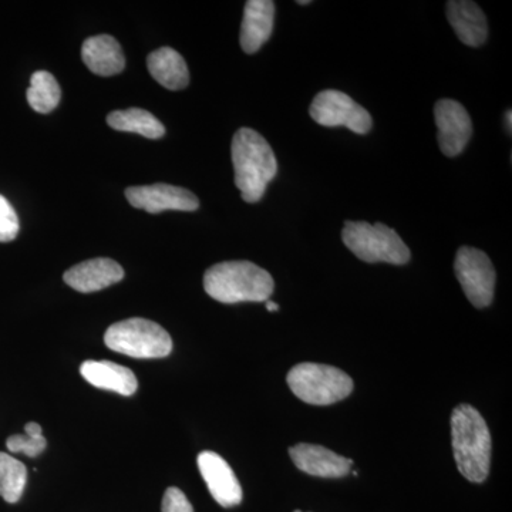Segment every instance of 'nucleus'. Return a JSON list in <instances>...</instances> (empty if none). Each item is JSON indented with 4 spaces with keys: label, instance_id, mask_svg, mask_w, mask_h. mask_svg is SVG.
<instances>
[{
    "label": "nucleus",
    "instance_id": "obj_5",
    "mask_svg": "<svg viewBox=\"0 0 512 512\" xmlns=\"http://www.w3.org/2000/svg\"><path fill=\"white\" fill-rule=\"evenodd\" d=\"M289 389L302 402L313 406H329L345 400L353 392L352 377L338 367L301 363L289 370Z\"/></svg>",
    "mask_w": 512,
    "mask_h": 512
},
{
    "label": "nucleus",
    "instance_id": "obj_10",
    "mask_svg": "<svg viewBox=\"0 0 512 512\" xmlns=\"http://www.w3.org/2000/svg\"><path fill=\"white\" fill-rule=\"evenodd\" d=\"M434 119L439 128V146L444 156L456 157L463 153L473 136L470 114L456 100H439L434 106Z\"/></svg>",
    "mask_w": 512,
    "mask_h": 512
},
{
    "label": "nucleus",
    "instance_id": "obj_6",
    "mask_svg": "<svg viewBox=\"0 0 512 512\" xmlns=\"http://www.w3.org/2000/svg\"><path fill=\"white\" fill-rule=\"evenodd\" d=\"M104 343L113 352L134 359H161L173 350L167 330L153 320L131 318L114 323L104 335Z\"/></svg>",
    "mask_w": 512,
    "mask_h": 512
},
{
    "label": "nucleus",
    "instance_id": "obj_14",
    "mask_svg": "<svg viewBox=\"0 0 512 512\" xmlns=\"http://www.w3.org/2000/svg\"><path fill=\"white\" fill-rule=\"evenodd\" d=\"M275 3L272 0H248L241 26V47L254 55L268 42L274 30Z\"/></svg>",
    "mask_w": 512,
    "mask_h": 512
},
{
    "label": "nucleus",
    "instance_id": "obj_16",
    "mask_svg": "<svg viewBox=\"0 0 512 512\" xmlns=\"http://www.w3.org/2000/svg\"><path fill=\"white\" fill-rule=\"evenodd\" d=\"M80 373L97 389L109 390L121 396H131L138 387L137 377L128 367L109 360H86L80 366Z\"/></svg>",
    "mask_w": 512,
    "mask_h": 512
},
{
    "label": "nucleus",
    "instance_id": "obj_24",
    "mask_svg": "<svg viewBox=\"0 0 512 512\" xmlns=\"http://www.w3.org/2000/svg\"><path fill=\"white\" fill-rule=\"evenodd\" d=\"M161 512H194V508L180 488L170 487L165 491Z\"/></svg>",
    "mask_w": 512,
    "mask_h": 512
},
{
    "label": "nucleus",
    "instance_id": "obj_12",
    "mask_svg": "<svg viewBox=\"0 0 512 512\" xmlns=\"http://www.w3.org/2000/svg\"><path fill=\"white\" fill-rule=\"evenodd\" d=\"M289 456L299 470L313 477H346L353 466L350 458L339 456L335 451L316 444H296L289 448Z\"/></svg>",
    "mask_w": 512,
    "mask_h": 512
},
{
    "label": "nucleus",
    "instance_id": "obj_27",
    "mask_svg": "<svg viewBox=\"0 0 512 512\" xmlns=\"http://www.w3.org/2000/svg\"><path fill=\"white\" fill-rule=\"evenodd\" d=\"M298 3H299V5H309V3H311V2H309V0H299Z\"/></svg>",
    "mask_w": 512,
    "mask_h": 512
},
{
    "label": "nucleus",
    "instance_id": "obj_1",
    "mask_svg": "<svg viewBox=\"0 0 512 512\" xmlns=\"http://www.w3.org/2000/svg\"><path fill=\"white\" fill-rule=\"evenodd\" d=\"M451 443L461 476L484 483L491 466V434L484 417L470 404H460L451 414Z\"/></svg>",
    "mask_w": 512,
    "mask_h": 512
},
{
    "label": "nucleus",
    "instance_id": "obj_15",
    "mask_svg": "<svg viewBox=\"0 0 512 512\" xmlns=\"http://www.w3.org/2000/svg\"><path fill=\"white\" fill-rule=\"evenodd\" d=\"M447 20L464 45L478 47L487 40V19L477 3L451 0L447 3Z\"/></svg>",
    "mask_w": 512,
    "mask_h": 512
},
{
    "label": "nucleus",
    "instance_id": "obj_23",
    "mask_svg": "<svg viewBox=\"0 0 512 512\" xmlns=\"http://www.w3.org/2000/svg\"><path fill=\"white\" fill-rule=\"evenodd\" d=\"M19 234V218L10 202L0 195V242L13 241Z\"/></svg>",
    "mask_w": 512,
    "mask_h": 512
},
{
    "label": "nucleus",
    "instance_id": "obj_22",
    "mask_svg": "<svg viewBox=\"0 0 512 512\" xmlns=\"http://www.w3.org/2000/svg\"><path fill=\"white\" fill-rule=\"evenodd\" d=\"M47 441L43 436L42 427L37 423H28L25 434H15L6 441V447L15 454H25L28 457H37L45 451Z\"/></svg>",
    "mask_w": 512,
    "mask_h": 512
},
{
    "label": "nucleus",
    "instance_id": "obj_2",
    "mask_svg": "<svg viewBox=\"0 0 512 512\" xmlns=\"http://www.w3.org/2000/svg\"><path fill=\"white\" fill-rule=\"evenodd\" d=\"M231 156L235 185L241 191L242 200L249 204L261 201L266 187L278 173L274 150L252 128H239L232 138Z\"/></svg>",
    "mask_w": 512,
    "mask_h": 512
},
{
    "label": "nucleus",
    "instance_id": "obj_17",
    "mask_svg": "<svg viewBox=\"0 0 512 512\" xmlns=\"http://www.w3.org/2000/svg\"><path fill=\"white\" fill-rule=\"evenodd\" d=\"M82 59L94 74L103 77L119 74L126 67L123 49L110 35L89 37L82 46Z\"/></svg>",
    "mask_w": 512,
    "mask_h": 512
},
{
    "label": "nucleus",
    "instance_id": "obj_18",
    "mask_svg": "<svg viewBox=\"0 0 512 512\" xmlns=\"http://www.w3.org/2000/svg\"><path fill=\"white\" fill-rule=\"evenodd\" d=\"M148 72L165 89L183 90L190 83L187 63L180 53L171 47H161L147 57Z\"/></svg>",
    "mask_w": 512,
    "mask_h": 512
},
{
    "label": "nucleus",
    "instance_id": "obj_20",
    "mask_svg": "<svg viewBox=\"0 0 512 512\" xmlns=\"http://www.w3.org/2000/svg\"><path fill=\"white\" fill-rule=\"evenodd\" d=\"M60 97L62 90L52 73L43 70L33 73L28 90V101L33 110L40 114L50 113L59 106Z\"/></svg>",
    "mask_w": 512,
    "mask_h": 512
},
{
    "label": "nucleus",
    "instance_id": "obj_19",
    "mask_svg": "<svg viewBox=\"0 0 512 512\" xmlns=\"http://www.w3.org/2000/svg\"><path fill=\"white\" fill-rule=\"evenodd\" d=\"M111 128L124 133H136L140 136L157 140L164 137L165 127L153 114L143 109L113 111L107 117Z\"/></svg>",
    "mask_w": 512,
    "mask_h": 512
},
{
    "label": "nucleus",
    "instance_id": "obj_4",
    "mask_svg": "<svg viewBox=\"0 0 512 512\" xmlns=\"http://www.w3.org/2000/svg\"><path fill=\"white\" fill-rule=\"evenodd\" d=\"M346 248L357 258L369 264L404 265L410 261V249L394 229L382 222L369 224L365 221H348L342 231Z\"/></svg>",
    "mask_w": 512,
    "mask_h": 512
},
{
    "label": "nucleus",
    "instance_id": "obj_7",
    "mask_svg": "<svg viewBox=\"0 0 512 512\" xmlns=\"http://www.w3.org/2000/svg\"><path fill=\"white\" fill-rule=\"evenodd\" d=\"M454 271L473 306L483 309L491 305L497 275L487 254L477 248L461 247L454 261Z\"/></svg>",
    "mask_w": 512,
    "mask_h": 512
},
{
    "label": "nucleus",
    "instance_id": "obj_21",
    "mask_svg": "<svg viewBox=\"0 0 512 512\" xmlns=\"http://www.w3.org/2000/svg\"><path fill=\"white\" fill-rule=\"evenodd\" d=\"M28 483V470L23 463L0 451V497L15 504L22 498Z\"/></svg>",
    "mask_w": 512,
    "mask_h": 512
},
{
    "label": "nucleus",
    "instance_id": "obj_26",
    "mask_svg": "<svg viewBox=\"0 0 512 512\" xmlns=\"http://www.w3.org/2000/svg\"><path fill=\"white\" fill-rule=\"evenodd\" d=\"M511 110L507 111V114H505V126L508 127V133L511 134L512 130V121H511Z\"/></svg>",
    "mask_w": 512,
    "mask_h": 512
},
{
    "label": "nucleus",
    "instance_id": "obj_28",
    "mask_svg": "<svg viewBox=\"0 0 512 512\" xmlns=\"http://www.w3.org/2000/svg\"><path fill=\"white\" fill-rule=\"evenodd\" d=\"M293 512H303V511H301V510H296V511H293Z\"/></svg>",
    "mask_w": 512,
    "mask_h": 512
},
{
    "label": "nucleus",
    "instance_id": "obj_3",
    "mask_svg": "<svg viewBox=\"0 0 512 512\" xmlns=\"http://www.w3.org/2000/svg\"><path fill=\"white\" fill-rule=\"evenodd\" d=\"M274 288L271 274L248 261L221 262L204 275L205 292L221 303L266 302Z\"/></svg>",
    "mask_w": 512,
    "mask_h": 512
},
{
    "label": "nucleus",
    "instance_id": "obj_8",
    "mask_svg": "<svg viewBox=\"0 0 512 512\" xmlns=\"http://www.w3.org/2000/svg\"><path fill=\"white\" fill-rule=\"evenodd\" d=\"M309 113L320 126L348 127L356 134H367L373 126L369 111L339 90L320 92L313 99Z\"/></svg>",
    "mask_w": 512,
    "mask_h": 512
},
{
    "label": "nucleus",
    "instance_id": "obj_25",
    "mask_svg": "<svg viewBox=\"0 0 512 512\" xmlns=\"http://www.w3.org/2000/svg\"><path fill=\"white\" fill-rule=\"evenodd\" d=\"M265 306H266V309H268L269 312L279 311L278 303H275V302H272V301H266Z\"/></svg>",
    "mask_w": 512,
    "mask_h": 512
},
{
    "label": "nucleus",
    "instance_id": "obj_11",
    "mask_svg": "<svg viewBox=\"0 0 512 512\" xmlns=\"http://www.w3.org/2000/svg\"><path fill=\"white\" fill-rule=\"evenodd\" d=\"M197 461L201 476L218 504L225 508L241 504V484L234 470L220 454L214 451H202Z\"/></svg>",
    "mask_w": 512,
    "mask_h": 512
},
{
    "label": "nucleus",
    "instance_id": "obj_13",
    "mask_svg": "<svg viewBox=\"0 0 512 512\" xmlns=\"http://www.w3.org/2000/svg\"><path fill=\"white\" fill-rule=\"evenodd\" d=\"M124 278V269L109 258H94L74 265L64 272V282L74 291L92 293L119 284Z\"/></svg>",
    "mask_w": 512,
    "mask_h": 512
},
{
    "label": "nucleus",
    "instance_id": "obj_9",
    "mask_svg": "<svg viewBox=\"0 0 512 512\" xmlns=\"http://www.w3.org/2000/svg\"><path fill=\"white\" fill-rule=\"evenodd\" d=\"M126 197L134 208H140L148 214H160L163 211L192 212L200 207V201L191 191L168 184L130 187L126 190Z\"/></svg>",
    "mask_w": 512,
    "mask_h": 512
}]
</instances>
